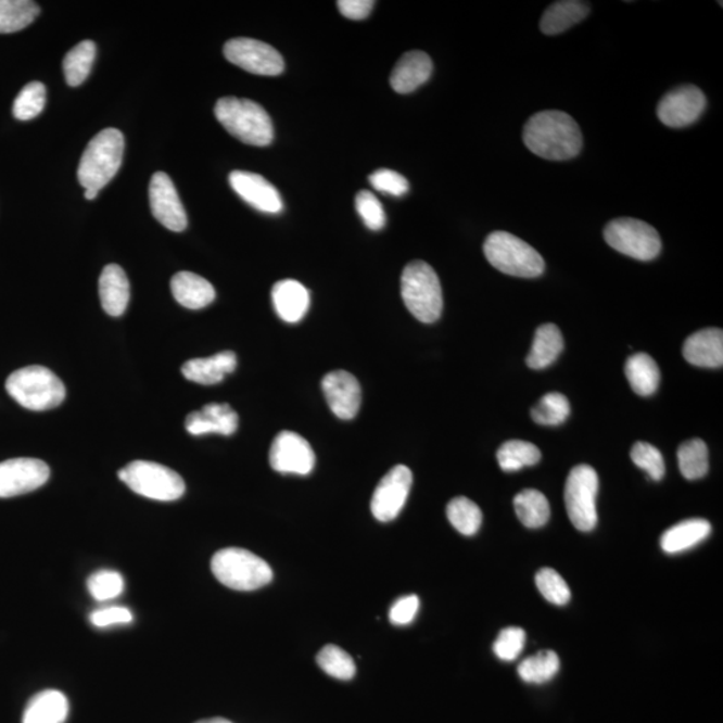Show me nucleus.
<instances>
[{
  "instance_id": "35",
  "label": "nucleus",
  "mask_w": 723,
  "mask_h": 723,
  "mask_svg": "<svg viewBox=\"0 0 723 723\" xmlns=\"http://www.w3.org/2000/svg\"><path fill=\"white\" fill-rule=\"evenodd\" d=\"M560 670L558 654L547 650L524 659L519 665L520 678L533 685H543L555 678Z\"/></svg>"
},
{
  "instance_id": "4",
  "label": "nucleus",
  "mask_w": 723,
  "mask_h": 723,
  "mask_svg": "<svg viewBox=\"0 0 723 723\" xmlns=\"http://www.w3.org/2000/svg\"><path fill=\"white\" fill-rule=\"evenodd\" d=\"M5 390L21 406L33 411L54 409L66 397L65 384L43 366L14 371L5 381Z\"/></svg>"
},
{
  "instance_id": "19",
  "label": "nucleus",
  "mask_w": 723,
  "mask_h": 723,
  "mask_svg": "<svg viewBox=\"0 0 723 723\" xmlns=\"http://www.w3.org/2000/svg\"><path fill=\"white\" fill-rule=\"evenodd\" d=\"M186 428L192 435H232L239 428V416L228 404H208L187 417Z\"/></svg>"
},
{
  "instance_id": "38",
  "label": "nucleus",
  "mask_w": 723,
  "mask_h": 723,
  "mask_svg": "<svg viewBox=\"0 0 723 723\" xmlns=\"http://www.w3.org/2000/svg\"><path fill=\"white\" fill-rule=\"evenodd\" d=\"M570 401L561 393L545 394L531 411L533 421L548 427H556L570 417Z\"/></svg>"
},
{
  "instance_id": "17",
  "label": "nucleus",
  "mask_w": 723,
  "mask_h": 723,
  "mask_svg": "<svg viewBox=\"0 0 723 723\" xmlns=\"http://www.w3.org/2000/svg\"><path fill=\"white\" fill-rule=\"evenodd\" d=\"M327 404L341 420H353L358 415L362 390L360 384L348 371L335 370L329 372L321 381Z\"/></svg>"
},
{
  "instance_id": "12",
  "label": "nucleus",
  "mask_w": 723,
  "mask_h": 723,
  "mask_svg": "<svg viewBox=\"0 0 723 723\" xmlns=\"http://www.w3.org/2000/svg\"><path fill=\"white\" fill-rule=\"evenodd\" d=\"M50 478L48 464L37 458H11L0 462V498L26 495Z\"/></svg>"
},
{
  "instance_id": "21",
  "label": "nucleus",
  "mask_w": 723,
  "mask_h": 723,
  "mask_svg": "<svg viewBox=\"0 0 723 723\" xmlns=\"http://www.w3.org/2000/svg\"><path fill=\"white\" fill-rule=\"evenodd\" d=\"M683 357L694 366L716 369L723 365V331L705 329L688 337L683 344Z\"/></svg>"
},
{
  "instance_id": "51",
  "label": "nucleus",
  "mask_w": 723,
  "mask_h": 723,
  "mask_svg": "<svg viewBox=\"0 0 723 723\" xmlns=\"http://www.w3.org/2000/svg\"><path fill=\"white\" fill-rule=\"evenodd\" d=\"M196 723H232V722L228 721L226 719H220V716H216V719L203 720V721H199Z\"/></svg>"
},
{
  "instance_id": "37",
  "label": "nucleus",
  "mask_w": 723,
  "mask_h": 723,
  "mask_svg": "<svg viewBox=\"0 0 723 723\" xmlns=\"http://www.w3.org/2000/svg\"><path fill=\"white\" fill-rule=\"evenodd\" d=\"M447 519L461 535L473 536L482 524L481 509L467 497H456L447 504Z\"/></svg>"
},
{
  "instance_id": "32",
  "label": "nucleus",
  "mask_w": 723,
  "mask_h": 723,
  "mask_svg": "<svg viewBox=\"0 0 723 723\" xmlns=\"http://www.w3.org/2000/svg\"><path fill=\"white\" fill-rule=\"evenodd\" d=\"M39 11V5L30 0H0V34L16 33L30 26Z\"/></svg>"
},
{
  "instance_id": "43",
  "label": "nucleus",
  "mask_w": 723,
  "mask_h": 723,
  "mask_svg": "<svg viewBox=\"0 0 723 723\" xmlns=\"http://www.w3.org/2000/svg\"><path fill=\"white\" fill-rule=\"evenodd\" d=\"M631 460L636 467L645 470L654 481H661L665 473L662 453L647 442H636L631 449Z\"/></svg>"
},
{
  "instance_id": "7",
  "label": "nucleus",
  "mask_w": 723,
  "mask_h": 723,
  "mask_svg": "<svg viewBox=\"0 0 723 723\" xmlns=\"http://www.w3.org/2000/svg\"><path fill=\"white\" fill-rule=\"evenodd\" d=\"M212 572L226 587L255 591L271 583L274 572L267 561L241 548H226L216 553L211 561Z\"/></svg>"
},
{
  "instance_id": "30",
  "label": "nucleus",
  "mask_w": 723,
  "mask_h": 723,
  "mask_svg": "<svg viewBox=\"0 0 723 723\" xmlns=\"http://www.w3.org/2000/svg\"><path fill=\"white\" fill-rule=\"evenodd\" d=\"M625 377L636 394L647 397L657 392L661 382V371L650 355L635 354L625 364Z\"/></svg>"
},
{
  "instance_id": "48",
  "label": "nucleus",
  "mask_w": 723,
  "mask_h": 723,
  "mask_svg": "<svg viewBox=\"0 0 723 723\" xmlns=\"http://www.w3.org/2000/svg\"><path fill=\"white\" fill-rule=\"evenodd\" d=\"M90 622L99 629L111 627V625L129 624L134 622V613L125 607L101 608V610L91 613Z\"/></svg>"
},
{
  "instance_id": "26",
  "label": "nucleus",
  "mask_w": 723,
  "mask_h": 723,
  "mask_svg": "<svg viewBox=\"0 0 723 723\" xmlns=\"http://www.w3.org/2000/svg\"><path fill=\"white\" fill-rule=\"evenodd\" d=\"M589 4L581 0H561L555 2L544 11L541 21V30L545 36H558L576 23L587 18Z\"/></svg>"
},
{
  "instance_id": "39",
  "label": "nucleus",
  "mask_w": 723,
  "mask_h": 723,
  "mask_svg": "<svg viewBox=\"0 0 723 723\" xmlns=\"http://www.w3.org/2000/svg\"><path fill=\"white\" fill-rule=\"evenodd\" d=\"M317 662L327 675L341 681L353 680L355 671H357L354 659L346 651L342 650L341 647L334 645L321 648L317 657Z\"/></svg>"
},
{
  "instance_id": "33",
  "label": "nucleus",
  "mask_w": 723,
  "mask_h": 723,
  "mask_svg": "<svg viewBox=\"0 0 723 723\" xmlns=\"http://www.w3.org/2000/svg\"><path fill=\"white\" fill-rule=\"evenodd\" d=\"M96 59V43L93 40H84L73 48L63 60V73L67 85L76 86L83 85L86 78L89 77L91 67H93Z\"/></svg>"
},
{
  "instance_id": "49",
  "label": "nucleus",
  "mask_w": 723,
  "mask_h": 723,
  "mask_svg": "<svg viewBox=\"0 0 723 723\" xmlns=\"http://www.w3.org/2000/svg\"><path fill=\"white\" fill-rule=\"evenodd\" d=\"M375 4L376 2H371V0H341L338 2V9L346 18L362 21L370 15Z\"/></svg>"
},
{
  "instance_id": "36",
  "label": "nucleus",
  "mask_w": 723,
  "mask_h": 723,
  "mask_svg": "<svg viewBox=\"0 0 723 723\" xmlns=\"http://www.w3.org/2000/svg\"><path fill=\"white\" fill-rule=\"evenodd\" d=\"M678 462L683 478L699 480L708 474L709 451L699 439L683 442L678 449Z\"/></svg>"
},
{
  "instance_id": "27",
  "label": "nucleus",
  "mask_w": 723,
  "mask_h": 723,
  "mask_svg": "<svg viewBox=\"0 0 723 723\" xmlns=\"http://www.w3.org/2000/svg\"><path fill=\"white\" fill-rule=\"evenodd\" d=\"M68 701L59 690L38 693L27 703L22 723H65Z\"/></svg>"
},
{
  "instance_id": "28",
  "label": "nucleus",
  "mask_w": 723,
  "mask_h": 723,
  "mask_svg": "<svg viewBox=\"0 0 723 723\" xmlns=\"http://www.w3.org/2000/svg\"><path fill=\"white\" fill-rule=\"evenodd\" d=\"M565 348V340L558 326L547 324L538 327L535 332L527 365L533 370H543L554 364Z\"/></svg>"
},
{
  "instance_id": "15",
  "label": "nucleus",
  "mask_w": 723,
  "mask_h": 723,
  "mask_svg": "<svg viewBox=\"0 0 723 723\" xmlns=\"http://www.w3.org/2000/svg\"><path fill=\"white\" fill-rule=\"evenodd\" d=\"M269 464L275 472L307 475L315 467V453L301 434L284 430L272 442Z\"/></svg>"
},
{
  "instance_id": "18",
  "label": "nucleus",
  "mask_w": 723,
  "mask_h": 723,
  "mask_svg": "<svg viewBox=\"0 0 723 723\" xmlns=\"http://www.w3.org/2000/svg\"><path fill=\"white\" fill-rule=\"evenodd\" d=\"M229 183L233 191L255 210L266 212V214H279L283 211V200H281L278 189L263 176L251 174V172L234 170L229 175Z\"/></svg>"
},
{
  "instance_id": "47",
  "label": "nucleus",
  "mask_w": 723,
  "mask_h": 723,
  "mask_svg": "<svg viewBox=\"0 0 723 723\" xmlns=\"http://www.w3.org/2000/svg\"><path fill=\"white\" fill-rule=\"evenodd\" d=\"M420 610V599L416 595H407L394 602L389 611V619L394 625H407L415 621Z\"/></svg>"
},
{
  "instance_id": "8",
  "label": "nucleus",
  "mask_w": 723,
  "mask_h": 723,
  "mask_svg": "<svg viewBox=\"0 0 723 723\" xmlns=\"http://www.w3.org/2000/svg\"><path fill=\"white\" fill-rule=\"evenodd\" d=\"M118 478L137 495L151 500L175 502L186 493L181 475L157 462H130L119 470Z\"/></svg>"
},
{
  "instance_id": "46",
  "label": "nucleus",
  "mask_w": 723,
  "mask_h": 723,
  "mask_svg": "<svg viewBox=\"0 0 723 723\" xmlns=\"http://www.w3.org/2000/svg\"><path fill=\"white\" fill-rule=\"evenodd\" d=\"M372 188L390 196L402 198L409 192V182L398 172L380 169L370 176Z\"/></svg>"
},
{
  "instance_id": "44",
  "label": "nucleus",
  "mask_w": 723,
  "mask_h": 723,
  "mask_svg": "<svg viewBox=\"0 0 723 723\" xmlns=\"http://www.w3.org/2000/svg\"><path fill=\"white\" fill-rule=\"evenodd\" d=\"M525 631L520 627H508L502 630L497 636L493 651L496 657L505 662H512L518 659L525 646Z\"/></svg>"
},
{
  "instance_id": "31",
  "label": "nucleus",
  "mask_w": 723,
  "mask_h": 723,
  "mask_svg": "<svg viewBox=\"0 0 723 723\" xmlns=\"http://www.w3.org/2000/svg\"><path fill=\"white\" fill-rule=\"evenodd\" d=\"M513 507L522 525L535 530L547 524L550 508L547 497L536 490H524L515 497Z\"/></svg>"
},
{
  "instance_id": "34",
  "label": "nucleus",
  "mask_w": 723,
  "mask_h": 723,
  "mask_svg": "<svg viewBox=\"0 0 723 723\" xmlns=\"http://www.w3.org/2000/svg\"><path fill=\"white\" fill-rule=\"evenodd\" d=\"M542 460V453L531 442L512 440L505 442L497 452V461L504 472H516L533 467Z\"/></svg>"
},
{
  "instance_id": "1",
  "label": "nucleus",
  "mask_w": 723,
  "mask_h": 723,
  "mask_svg": "<svg viewBox=\"0 0 723 723\" xmlns=\"http://www.w3.org/2000/svg\"><path fill=\"white\" fill-rule=\"evenodd\" d=\"M522 140L533 154L550 161L576 157L583 147L579 124L570 114L560 111L533 114L524 125Z\"/></svg>"
},
{
  "instance_id": "50",
  "label": "nucleus",
  "mask_w": 723,
  "mask_h": 723,
  "mask_svg": "<svg viewBox=\"0 0 723 723\" xmlns=\"http://www.w3.org/2000/svg\"><path fill=\"white\" fill-rule=\"evenodd\" d=\"M97 196H99V191H94V189H85L86 200H94Z\"/></svg>"
},
{
  "instance_id": "24",
  "label": "nucleus",
  "mask_w": 723,
  "mask_h": 723,
  "mask_svg": "<svg viewBox=\"0 0 723 723\" xmlns=\"http://www.w3.org/2000/svg\"><path fill=\"white\" fill-rule=\"evenodd\" d=\"M100 300L103 309L111 317H120L130 300L128 277L117 264H109L100 277Z\"/></svg>"
},
{
  "instance_id": "16",
  "label": "nucleus",
  "mask_w": 723,
  "mask_h": 723,
  "mask_svg": "<svg viewBox=\"0 0 723 723\" xmlns=\"http://www.w3.org/2000/svg\"><path fill=\"white\" fill-rule=\"evenodd\" d=\"M149 201L152 214L165 228L182 232L188 226L186 210L177 193L174 181L163 172L154 174L149 186Z\"/></svg>"
},
{
  "instance_id": "14",
  "label": "nucleus",
  "mask_w": 723,
  "mask_h": 723,
  "mask_svg": "<svg viewBox=\"0 0 723 723\" xmlns=\"http://www.w3.org/2000/svg\"><path fill=\"white\" fill-rule=\"evenodd\" d=\"M706 109L703 91L694 85H683L670 90L659 101L658 118L669 128H686L702 116Z\"/></svg>"
},
{
  "instance_id": "5",
  "label": "nucleus",
  "mask_w": 723,
  "mask_h": 723,
  "mask_svg": "<svg viewBox=\"0 0 723 723\" xmlns=\"http://www.w3.org/2000/svg\"><path fill=\"white\" fill-rule=\"evenodd\" d=\"M401 294L413 317L422 324L439 320L444 307L437 274L428 263L416 261L407 264L402 272Z\"/></svg>"
},
{
  "instance_id": "23",
  "label": "nucleus",
  "mask_w": 723,
  "mask_h": 723,
  "mask_svg": "<svg viewBox=\"0 0 723 723\" xmlns=\"http://www.w3.org/2000/svg\"><path fill=\"white\" fill-rule=\"evenodd\" d=\"M237 355L232 352H223L208 358H196L186 362L182 366V376L188 381L200 384H216L224 381L228 375L237 369Z\"/></svg>"
},
{
  "instance_id": "2",
  "label": "nucleus",
  "mask_w": 723,
  "mask_h": 723,
  "mask_svg": "<svg viewBox=\"0 0 723 723\" xmlns=\"http://www.w3.org/2000/svg\"><path fill=\"white\" fill-rule=\"evenodd\" d=\"M215 116L229 135L249 145L267 147L274 140L272 119L259 103L226 97L217 101Z\"/></svg>"
},
{
  "instance_id": "29",
  "label": "nucleus",
  "mask_w": 723,
  "mask_h": 723,
  "mask_svg": "<svg viewBox=\"0 0 723 723\" xmlns=\"http://www.w3.org/2000/svg\"><path fill=\"white\" fill-rule=\"evenodd\" d=\"M711 525L708 520L692 519L680 522L665 531L661 538L664 553L680 554L696 547L710 535Z\"/></svg>"
},
{
  "instance_id": "25",
  "label": "nucleus",
  "mask_w": 723,
  "mask_h": 723,
  "mask_svg": "<svg viewBox=\"0 0 723 723\" xmlns=\"http://www.w3.org/2000/svg\"><path fill=\"white\" fill-rule=\"evenodd\" d=\"M172 294L181 306L200 309L215 301L216 292L208 280L193 272L176 274L170 281Z\"/></svg>"
},
{
  "instance_id": "13",
  "label": "nucleus",
  "mask_w": 723,
  "mask_h": 723,
  "mask_svg": "<svg viewBox=\"0 0 723 723\" xmlns=\"http://www.w3.org/2000/svg\"><path fill=\"white\" fill-rule=\"evenodd\" d=\"M413 484L411 470L397 465L380 481L371 498V512L378 521L389 522L398 518L405 507Z\"/></svg>"
},
{
  "instance_id": "10",
  "label": "nucleus",
  "mask_w": 723,
  "mask_h": 723,
  "mask_svg": "<svg viewBox=\"0 0 723 723\" xmlns=\"http://www.w3.org/2000/svg\"><path fill=\"white\" fill-rule=\"evenodd\" d=\"M605 239L611 249L642 262L656 259L662 250V240L657 229L631 217L608 223Z\"/></svg>"
},
{
  "instance_id": "11",
  "label": "nucleus",
  "mask_w": 723,
  "mask_h": 723,
  "mask_svg": "<svg viewBox=\"0 0 723 723\" xmlns=\"http://www.w3.org/2000/svg\"><path fill=\"white\" fill-rule=\"evenodd\" d=\"M226 59L243 71L257 76H279L284 71V60L272 46L252 38H234L224 46Z\"/></svg>"
},
{
  "instance_id": "41",
  "label": "nucleus",
  "mask_w": 723,
  "mask_h": 723,
  "mask_svg": "<svg viewBox=\"0 0 723 723\" xmlns=\"http://www.w3.org/2000/svg\"><path fill=\"white\" fill-rule=\"evenodd\" d=\"M536 585L545 600L556 606H565L571 599V591L560 573L553 568H543L537 572Z\"/></svg>"
},
{
  "instance_id": "6",
  "label": "nucleus",
  "mask_w": 723,
  "mask_h": 723,
  "mask_svg": "<svg viewBox=\"0 0 723 723\" xmlns=\"http://www.w3.org/2000/svg\"><path fill=\"white\" fill-rule=\"evenodd\" d=\"M484 254L491 266L516 278H537L544 272L543 256L515 234L496 231L486 238Z\"/></svg>"
},
{
  "instance_id": "42",
  "label": "nucleus",
  "mask_w": 723,
  "mask_h": 723,
  "mask_svg": "<svg viewBox=\"0 0 723 723\" xmlns=\"http://www.w3.org/2000/svg\"><path fill=\"white\" fill-rule=\"evenodd\" d=\"M88 588L96 600H112L124 593L125 581L117 571L101 570L89 578Z\"/></svg>"
},
{
  "instance_id": "40",
  "label": "nucleus",
  "mask_w": 723,
  "mask_h": 723,
  "mask_svg": "<svg viewBox=\"0 0 723 723\" xmlns=\"http://www.w3.org/2000/svg\"><path fill=\"white\" fill-rule=\"evenodd\" d=\"M46 105V88L43 84L31 83L22 89L14 101V117L20 120H30L42 113Z\"/></svg>"
},
{
  "instance_id": "45",
  "label": "nucleus",
  "mask_w": 723,
  "mask_h": 723,
  "mask_svg": "<svg viewBox=\"0 0 723 723\" xmlns=\"http://www.w3.org/2000/svg\"><path fill=\"white\" fill-rule=\"evenodd\" d=\"M355 208H357L365 226L371 231H380L386 224V215H384L381 201L369 191H362L357 194Z\"/></svg>"
},
{
  "instance_id": "20",
  "label": "nucleus",
  "mask_w": 723,
  "mask_h": 723,
  "mask_svg": "<svg viewBox=\"0 0 723 723\" xmlns=\"http://www.w3.org/2000/svg\"><path fill=\"white\" fill-rule=\"evenodd\" d=\"M433 73V62L423 51H409L401 56L390 77V85L399 94L411 93L427 84Z\"/></svg>"
},
{
  "instance_id": "22",
  "label": "nucleus",
  "mask_w": 723,
  "mask_h": 723,
  "mask_svg": "<svg viewBox=\"0 0 723 723\" xmlns=\"http://www.w3.org/2000/svg\"><path fill=\"white\" fill-rule=\"evenodd\" d=\"M272 302L281 319L287 324H297L308 312L309 292L300 281L281 280L274 286Z\"/></svg>"
},
{
  "instance_id": "3",
  "label": "nucleus",
  "mask_w": 723,
  "mask_h": 723,
  "mask_svg": "<svg viewBox=\"0 0 723 723\" xmlns=\"http://www.w3.org/2000/svg\"><path fill=\"white\" fill-rule=\"evenodd\" d=\"M124 135L117 129L100 131L85 149L78 166V181L85 189H101L117 175L124 158Z\"/></svg>"
},
{
  "instance_id": "9",
  "label": "nucleus",
  "mask_w": 723,
  "mask_h": 723,
  "mask_svg": "<svg viewBox=\"0 0 723 723\" xmlns=\"http://www.w3.org/2000/svg\"><path fill=\"white\" fill-rule=\"evenodd\" d=\"M598 473L589 465H578L568 474L566 482L565 500L568 518L576 530L591 532L598 524Z\"/></svg>"
}]
</instances>
